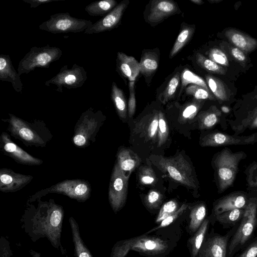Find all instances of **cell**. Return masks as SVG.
I'll use <instances>...</instances> for the list:
<instances>
[{
	"label": "cell",
	"instance_id": "obj_1",
	"mask_svg": "<svg viewBox=\"0 0 257 257\" xmlns=\"http://www.w3.org/2000/svg\"><path fill=\"white\" fill-rule=\"evenodd\" d=\"M64 211L54 200L42 201L39 199L37 207L29 205L21 219L22 228L35 242L46 238L56 249L66 253L61 242Z\"/></svg>",
	"mask_w": 257,
	"mask_h": 257
},
{
	"label": "cell",
	"instance_id": "obj_2",
	"mask_svg": "<svg viewBox=\"0 0 257 257\" xmlns=\"http://www.w3.org/2000/svg\"><path fill=\"white\" fill-rule=\"evenodd\" d=\"M9 115L8 131L25 146L44 147L52 139V134L43 121L35 120L30 122L13 114Z\"/></svg>",
	"mask_w": 257,
	"mask_h": 257
},
{
	"label": "cell",
	"instance_id": "obj_3",
	"mask_svg": "<svg viewBox=\"0 0 257 257\" xmlns=\"http://www.w3.org/2000/svg\"><path fill=\"white\" fill-rule=\"evenodd\" d=\"M106 117L101 110L90 107L82 112L74 130L72 141L78 148H85L96 141V136Z\"/></svg>",
	"mask_w": 257,
	"mask_h": 257
},
{
	"label": "cell",
	"instance_id": "obj_4",
	"mask_svg": "<svg viewBox=\"0 0 257 257\" xmlns=\"http://www.w3.org/2000/svg\"><path fill=\"white\" fill-rule=\"evenodd\" d=\"M153 163L176 182L189 188H196L192 167L181 155L171 157L156 156Z\"/></svg>",
	"mask_w": 257,
	"mask_h": 257
},
{
	"label": "cell",
	"instance_id": "obj_5",
	"mask_svg": "<svg viewBox=\"0 0 257 257\" xmlns=\"http://www.w3.org/2000/svg\"><path fill=\"white\" fill-rule=\"evenodd\" d=\"M62 55L60 48L51 47H33L20 60L18 72L20 75L28 74L37 68H48L54 62L58 61Z\"/></svg>",
	"mask_w": 257,
	"mask_h": 257
},
{
	"label": "cell",
	"instance_id": "obj_6",
	"mask_svg": "<svg viewBox=\"0 0 257 257\" xmlns=\"http://www.w3.org/2000/svg\"><path fill=\"white\" fill-rule=\"evenodd\" d=\"M245 156L242 152L232 153L228 149H223L218 154L214 162L220 192H223L232 184L237 173L238 164Z\"/></svg>",
	"mask_w": 257,
	"mask_h": 257
},
{
	"label": "cell",
	"instance_id": "obj_7",
	"mask_svg": "<svg viewBox=\"0 0 257 257\" xmlns=\"http://www.w3.org/2000/svg\"><path fill=\"white\" fill-rule=\"evenodd\" d=\"M91 192L90 184L87 181L82 179L65 180L39 191L32 196L28 202H32L50 193L61 194L78 202H84L90 197Z\"/></svg>",
	"mask_w": 257,
	"mask_h": 257
},
{
	"label": "cell",
	"instance_id": "obj_8",
	"mask_svg": "<svg viewBox=\"0 0 257 257\" xmlns=\"http://www.w3.org/2000/svg\"><path fill=\"white\" fill-rule=\"evenodd\" d=\"M168 245L160 238L143 235L117 242L113 247L111 257H125L130 250L148 254L162 253Z\"/></svg>",
	"mask_w": 257,
	"mask_h": 257
},
{
	"label": "cell",
	"instance_id": "obj_9",
	"mask_svg": "<svg viewBox=\"0 0 257 257\" xmlns=\"http://www.w3.org/2000/svg\"><path fill=\"white\" fill-rule=\"evenodd\" d=\"M93 24L90 20L72 17L69 13H60L50 16V19L40 24L39 29L53 34L80 33Z\"/></svg>",
	"mask_w": 257,
	"mask_h": 257
},
{
	"label": "cell",
	"instance_id": "obj_10",
	"mask_svg": "<svg viewBox=\"0 0 257 257\" xmlns=\"http://www.w3.org/2000/svg\"><path fill=\"white\" fill-rule=\"evenodd\" d=\"M87 78V72L84 67L74 64L69 68L67 65H65L55 76L46 81L45 85H55L57 86L56 91L62 92L63 87L69 89L81 87Z\"/></svg>",
	"mask_w": 257,
	"mask_h": 257
},
{
	"label": "cell",
	"instance_id": "obj_11",
	"mask_svg": "<svg viewBox=\"0 0 257 257\" xmlns=\"http://www.w3.org/2000/svg\"><path fill=\"white\" fill-rule=\"evenodd\" d=\"M256 199L251 198L244 208L241 222L230 243L229 254L236 247L244 244L251 236L256 224Z\"/></svg>",
	"mask_w": 257,
	"mask_h": 257
},
{
	"label": "cell",
	"instance_id": "obj_12",
	"mask_svg": "<svg viewBox=\"0 0 257 257\" xmlns=\"http://www.w3.org/2000/svg\"><path fill=\"white\" fill-rule=\"evenodd\" d=\"M128 177L119 169L116 163L111 175L108 190L109 203L115 212L120 209L125 202Z\"/></svg>",
	"mask_w": 257,
	"mask_h": 257
},
{
	"label": "cell",
	"instance_id": "obj_13",
	"mask_svg": "<svg viewBox=\"0 0 257 257\" xmlns=\"http://www.w3.org/2000/svg\"><path fill=\"white\" fill-rule=\"evenodd\" d=\"M180 12L177 4L172 0H153L146 6L144 16L147 23L155 26Z\"/></svg>",
	"mask_w": 257,
	"mask_h": 257
},
{
	"label": "cell",
	"instance_id": "obj_14",
	"mask_svg": "<svg viewBox=\"0 0 257 257\" xmlns=\"http://www.w3.org/2000/svg\"><path fill=\"white\" fill-rule=\"evenodd\" d=\"M257 142V132L247 136L230 135L213 132L204 136L201 140L202 147H220L228 145H250Z\"/></svg>",
	"mask_w": 257,
	"mask_h": 257
},
{
	"label": "cell",
	"instance_id": "obj_15",
	"mask_svg": "<svg viewBox=\"0 0 257 257\" xmlns=\"http://www.w3.org/2000/svg\"><path fill=\"white\" fill-rule=\"evenodd\" d=\"M129 3L128 0L121 1L111 11L93 23L83 33L86 34H98L115 28L120 24L122 15Z\"/></svg>",
	"mask_w": 257,
	"mask_h": 257
},
{
	"label": "cell",
	"instance_id": "obj_16",
	"mask_svg": "<svg viewBox=\"0 0 257 257\" xmlns=\"http://www.w3.org/2000/svg\"><path fill=\"white\" fill-rule=\"evenodd\" d=\"M1 151L12 158L18 163L27 165H40L43 161L34 157L14 143L6 132H3L0 137Z\"/></svg>",
	"mask_w": 257,
	"mask_h": 257
},
{
	"label": "cell",
	"instance_id": "obj_17",
	"mask_svg": "<svg viewBox=\"0 0 257 257\" xmlns=\"http://www.w3.org/2000/svg\"><path fill=\"white\" fill-rule=\"evenodd\" d=\"M33 179L30 175L15 172L7 168L0 170V190L3 192L18 191L28 184Z\"/></svg>",
	"mask_w": 257,
	"mask_h": 257
},
{
	"label": "cell",
	"instance_id": "obj_18",
	"mask_svg": "<svg viewBox=\"0 0 257 257\" xmlns=\"http://www.w3.org/2000/svg\"><path fill=\"white\" fill-rule=\"evenodd\" d=\"M159 112L153 110L144 115L136 123L134 133L147 142L156 143L158 140Z\"/></svg>",
	"mask_w": 257,
	"mask_h": 257
},
{
	"label": "cell",
	"instance_id": "obj_19",
	"mask_svg": "<svg viewBox=\"0 0 257 257\" xmlns=\"http://www.w3.org/2000/svg\"><path fill=\"white\" fill-rule=\"evenodd\" d=\"M0 80L11 82L17 92L22 93L23 83L20 75L13 66L9 55H0Z\"/></svg>",
	"mask_w": 257,
	"mask_h": 257
},
{
	"label": "cell",
	"instance_id": "obj_20",
	"mask_svg": "<svg viewBox=\"0 0 257 257\" xmlns=\"http://www.w3.org/2000/svg\"><path fill=\"white\" fill-rule=\"evenodd\" d=\"M116 70L123 77L129 81H135L140 73V65L133 56H128L121 52L117 53Z\"/></svg>",
	"mask_w": 257,
	"mask_h": 257
},
{
	"label": "cell",
	"instance_id": "obj_21",
	"mask_svg": "<svg viewBox=\"0 0 257 257\" xmlns=\"http://www.w3.org/2000/svg\"><path fill=\"white\" fill-rule=\"evenodd\" d=\"M159 64V52L156 50H144L142 52L139 62L140 73L145 79H151V77L156 72Z\"/></svg>",
	"mask_w": 257,
	"mask_h": 257
},
{
	"label": "cell",
	"instance_id": "obj_22",
	"mask_svg": "<svg viewBox=\"0 0 257 257\" xmlns=\"http://www.w3.org/2000/svg\"><path fill=\"white\" fill-rule=\"evenodd\" d=\"M246 196L235 193L221 198L215 205L214 211L217 215L224 212L237 208H244L247 204Z\"/></svg>",
	"mask_w": 257,
	"mask_h": 257
},
{
	"label": "cell",
	"instance_id": "obj_23",
	"mask_svg": "<svg viewBox=\"0 0 257 257\" xmlns=\"http://www.w3.org/2000/svg\"><path fill=\"white\" fill-rule=\"evenodd\" d=\"M180 71L175 72L165 81L157 91L159 100L165 104L175 96L181 83Z\"/></svg>",
	"mask_w": 257,
	"mask_h": 257
},
{
	"label": "cell",
	"instance_id": "obj_24",
	"mask_svg": "<svg viewBox=\"0 0 257 257\" xmlns=\"http://www.w3.org/2000/svg\"><path fill=\"white\" fill-rule=\"evenodd\" d=\"M116 163L124 174L129 176L141 162L140 157L133 151L125 148L120 149L117 153Z\"/></svg>",
	"mask_w": 257,
	"mask_h": 257
},
{
	"label": "cell",
	"instance_id": "obj_25",
	"mask_svg": "<svg viewBox=\"0 0 257 257\" xmlns=\"http://www.w3.org/2000/svg\"><path fill=\"white\" fill-rule=\"evenodd\" d=\"M227 238L216 236L209 239L202 252V257H226Z\"/></svg>",
	"mask_w": 257,
	"mask_h": 257
},
{
	"label": "cell",
	"instance_id": "obj_26",
	"mask_svg": "<svg viewBox=\"0 0 257 257\" xmlns=\"http://www.w3.org/2000/svg\"><path fill=\"white\" fill-rule=\"evenodd\" d=\"M225 35L237 48L244 51L250 52L257 47L256 40L236 30L227 31Z\"/></svg>",
	"mask_w": 257,
	"mask_h": 257
},
{
	"label": "cell",
	"instance_id": "obj_27",
	"mask_svg": "<svg viewBox=\"0 0 257 257\" xmlns=\"http://www.w3.org/2000/svg\"><path fill=\"white\" fill-rule=\"evenodd\" d=\"M110 96L118 116L122 120L126 119L128 114V103L123 91L114 82H112L111 85Z\"/></svg>",
	"mask_w": 257,
	"mask_h": 257
},
{
	"label": "cell",
	"instance_id": "obj_28",
	"mask_svg": "<svg viewBox=\"0 0 257 257\" xmlns=\"http://www.w3.org/2000/svg\"><path fill=\"white\" fill-rule=\"evenodd\" d=\"M69 221L76 257H93L80 236L77 222L72 217L69 218Z\"/></svg>",
	"mask_w": 257,
	"mask_h": 257
},
{
	"label": "cell",
	"instance_id": "obj_29",
	"mask_svg": "<svg viewBox=\"0 0 257 257\" xmlns=\"http://www.w3.org/2000/svg\"><path fill=\"white\" fill-rule=\"evenodd\" d=\"M117 3L115 0H102L93 2L85 7V11L90 16H103L111 11Z\"/></svg>",
	"mask_w": 257,
	"mask_h": 257
},
{
	"label": "cell",
	"instance_id": "obj_30",
	"mask_svg": "<svg viewBox=\"0 0 257 257\" xmlns=\"http://www.w3.org/2000/svg\"><path fill=\"white\" fill-rule=\"evenodd\" d=\"M182 25L183 26L182 24ZM194 25H185L181 28L180 33L170 51L169 58L174 57L190 40L194 33Z\"/></svg>",
	"mask_w": 257,
	"mask_h": 257
},
{
	"label": "cell",
	"instance_id": "obj_31",
	"mask_svg": "<svg viewBox=\"0 0 257 257\" xmlns=\"http://www.w3.org/2000/svg\"><path fill=\"white\" fill-rule=\"evenodd\" d=\"M220 112L214 108L200 112L197 117L198 127L200 130L209 129L219 121Z\"/></svg>",
	"mask_w": 257,
	"mask_h": 257
},
{
	"label": "cell",
	"instance_id": "obj_32",
	"mask_svg": "<svg viewBox=\"0 0 257 257\" xmlns=\"http://www.w3.org/2000/svg\"><path fill=\"white\" fill-rule=\"evenodd\" d=\"M181 87L178 97L180 96L182 90L189 84H195L200 86L209 91L208 87L204 80L188 69H184L181 73Z\"/></svg>",
	"mask_w": 257,
	"mask_h": 257
},
{
	"label": "cell",
	"instance_id": "obj_33",
	"mask_svg": "<svg viewBox=\"0 0 257 257\" xmlns=\"http://www.w3.org/2000/svg\"><path fill=\"white\" fill-rule=\"evenodd\" d=\"M201 100L193 99L183 107L179 117L180 122L185 123L195 118L201 107Z\"/></svg>",
	"mask_w": 257,
	"mask_h": 257
},
{
	"label": "cell",
	"instance_id": "obj_34",
	"mask_svg": "<svg viewBox=\"0 0 257 257\" xmlns=\"http://www.w3.org/2000/svg\"><path fill=\"white\" fill-rule=\"evenodd\" d=\"M206 214V206L204 204L195 206L190 212L189 228L195 231L201 226Z\"/></svg>",
	"mask_w": 257,
	"mask_h": 257
},
{
	"label": "cell",
	"instance_id": "obj_35",
	"mask_svg": "<svg viewBox=\"0 0 257 257\" xmlns=\"http://www.w3.org/2000/svg\"><path fill=\"white\" fill-rule=\"evenodd\" d=\"M244 208H237L224 212L216 215L217 219L222 223L234 224L242 218Z\"/></svg>",
	"mask_w": 257,
	"mask_h": 257
},
{
	"label": "cell",
	"instance_id": "obj_36",
	"mask_svg": "<svg viewBox=\"0 0 257 257\" xmlns=\"http://www.w3.org/2000/svg\"><path fill=\"white\" fill-rule=\"evenodd\" d=\"M206 80L209 89L216 97L223 101L227 99V95L225 89L218 79L212 76L207 75L206 77Z\"/></svg>",
	"mask_w": 257,
	"mask_h": 257
},
{
	"label": "cell",
	"instance_id": "obj_37",
	"mask_svg": "<svg viewBox=\"0 0 257 257\" xmlns=\"http://www.w3.org/2000/svg\"><path fill=\"white\" fill-rule=\"evenodd\" d=\"M208 224V220H205L191 240L192 252L194 257L198 254L200 248L207 230Z\"/></svg>",
	"mask_w": 257,
	"mask_h": 257
},
{
	"label": "cell",
	"instance_id": "obj_38",
	"mask_svg": "<svg viewBox=\"0 0 257 257\" xmlns=\"http://www.w3.org/2000/svg\"><path fill=\"white\" fill-rule=\"evenodd\" d=\"M185 91L186 94L192 96L194 99L197 100L214 99L209 91L197 85H189L185 88Z\"/></svg>",
	"mask_w": 257,
	"mask_h": 257
},
{
	"label": "cell",
	"instance_id": "obj_39",
	"mask_svg": "<svg viewBox=\"0 0 257 257\" xmlns=\"http://www.w3.org/2000/svg\"><path fill=\"white\" fill-rule=\"evenodd\" d=\"M196 60L199 66L208 71L218 74L224 73L222 67L212 60L206 58L200 53L196 54Z\"/></svg>",
	"mask_w": 257,
	"mask_h": 257
},
{
	"label": "cell",
	"instance_id": "obj_40",
	"mask_svg": "<svg viewBox=\"0 0 257 257\" xmlns=\"http://www.w3.org/2000/svg\"><path fill=\"white\" fill-rule=\"evenodd\" d=\"M169 136V128L164 113L160 111L159 112V123L158 131V146L164 145Z\"/></svg>",
	"mask_w": 257,
	"mask_h": 257
},
{
	"label": "cell",
	"instance_id": "obj_41",
	"mask_svg": "<svg viewBox=\"0 0 257 257\" xmlns=\"http://www.w3.org/2000/svg\"><path fill=\"white\" fill-rule=\"evenodd\" d=\"M139 181L140 184L144 185H155L157 181V177L152 167L146 166L140 168Z\"/></svg>",
	"mask_w": 257,
	"mask_h": 257
},
{
	"label": "cell",
	"instance_id": "obj_42",
	"mask_svg": "<svg viewBox=\"0 0 257 257\" xmlns=\"http://www.w3.org/2000/svg\"><path fill=\"white\" fill-rule=\"evenodd\" d=\"M178 205L176 200H172L165 203L162 208L157 217V223L162 222L168 216L176 212L178 209Z\"/></svg>",
	"mask_w": 257,
	"mask_h": 257
},
{
	"label": "cell",
	"instance_id": "obj_43",
	"mask_svg": "<svg viewBox=\"0 0 257 257\" xmlns=\"http://www.w3.org/2000/svg\"><path fill=\"white\" fill-rule=\"evenodd\" d=\"M163 195L156 190H150L145 197L147 206L151 209L157 208L161 203Z\"/></svg>",
	"mask_w": 257,
	"mask_h": 257
},
{
	"label": "cell",
	"instance_id": "obj_44",
	"mask_svg": "<svg viewBox=\"0 0 257 257\" xmlns=\"http://www.w3.org/2000/svg\"><path fill=\"white\" fill-rule=\"evenodd\" d=\"M187 205L185 204H183L180 208H178V209L176 212L171 214L167 218H166L165 219H164L162 222H161L160 224L158 226L151 230L150 231L148 232V233H149L155 230L170 225L179 216H180L185 211V210L187 209Z\"/></svg>",
	"mask_w": 257,
	"mask_h": 257
},
{
	"label": "cell",
	"instance_id": "obj_45",
	"mask_svg": "<svg viewBox=\"0 0 257 257\" xmlns=\"http://www.w3.org/2000/svg\"><path fill=\"white\" fill-rule=\"evenodd\" d=\"M128 88L130 93L128 101V115L131 118L135 114L136 108L135 81H129Z\"/></svg>",
	"mask_w": 257,
	"mask_h": 257
},
{
	"label": "cell",
	"instance_id": "obj_46",
	"mask_svg": "<svg viewBox=\"0 0 257 257\" xmlns=\"http://www.w3.org/2000/svg\"><path fill=\"white\" fill-rule=\"evenodd\" d=\"M209 56L211 60L223 65L228 66V62L226 55L218 49H213L210 50Z\"/></svg>",
	"mask_w": 257,
	"mask_h": 257
},
{
	"label": "cell",
	"instance_id": "obj_47",
	"mask_svg": "<svg viewBox=\"0 0 257 257\" xmlns=\"http://www.w3.org/2000/svg\"><path fill=\"white\" fill-rule=\"evenodd\" d=\"M12 254L9 242L2 236L0 240V257H11Z\"/></svg>",
	"mask_w": 257,
	"mask_h": 257
},
{
	"label": "cell",
	"instance_id": "obj_48",
	"mask_svg": "<svg viewBox=\"0 0 257 257\" xmlns=\"http://www.w3.org/2000/svg\"><path fill=\"white\" fill-rule=\"evenodd\" d=\"M247 181L250 187L257 188V164H254L250 168L248 171Z\"/></svg>",
	"mask_w": 257,
	"mask_h": 257
},
{
	"label": "cell",
	"instance_id": "obj_49",
	"mask_svg": "<svg viewBox=\"0 0 257 257\" xmlns=\"http://www.w3.org/2000/svg\"><path fill=\"white\" fill-rule=\"evenodd\" d=\"M238 257H257V239L252 242Z\"/></svg>",
	"mask_w": 257,
	"mask_h": 257
},
{
	"label": "cell",
	"instance_id": "obj_50",
	"mask_svg": "<svg viewBox=\"0 0 257 257\" xmlns=\"http://www.w3.org/2000/svg\"><path fill=\"white\" fill-rule=\"evenodd\" d=\"M24 2L30 4L31 8H36L42 4H47L53 2H57L65 0H22Z\"/></svg>",
	"mask_w": 257,
	"mask_h": 257
},
{
	"label": "cell",
	"instance_id": "obj_51",
	"mask_svg": "<svg viewBox=\"0 0 257 257\" xmlns=\"http://www.w3.org/2000/svg\"><path fill=\"white\" fill-rule=\"evenodd\" d=\"M231 53L233 57L239 61L243 62L246 60V57L244 53L237 48H232Z\"/></svg>",
	"mask_w": 257,
	"mask_h": 257
},
{
	"label": "cell",
	"instance_id": "obj_52",
	"mask_svg": "<svg viewBox=\"0 0 257 257\" xmlns=\"http://www.w3.org/2000/svg\"><path fill=\"white\" fill-rule=\"evenodd\" d=\"M190 1L192 3H193V4H195L198 5H202L204 3L203 2H202L201 0H190Z\"/></svg>",
	"mask_w": 257,
	"mask_h": 257
},
{
	"label": "cell",
	"instance_id": "obj_53",
	"mask_svg": "<svg viewBox=\"0 0 257 257\" xmlns=\"http://www.w3.org/2000/svg\"><path fill=\"white\" fill-rule=\"evenodd\" d=\"M222 110L225 112H228L229 111V109L226 107H222Z\"/></svg>",
	"mask_w": 257,
	"mask_h": 257
}]
</instances>
